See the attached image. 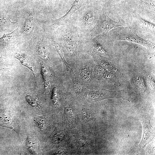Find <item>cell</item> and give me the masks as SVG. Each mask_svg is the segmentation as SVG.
Instances as JSON below:
<instances>
[{
    "instance_id": "6da1fadb",
    "label": "cell",
    "mask_w": 155,
    "mask_h": 155,
    "mask_svg": "<svg viewBox=\"0 0 155 155\" xmlns=\"http://www.w3.org/2000/svg\"><path fill=\"white\" fill-rule=\"evenodd\" d=\"M128 25L122 19L116 22L111 19L107 13L106 9H103L101 12L96 24L90 31V36L92 37L102 34L105 36L111 29L120 26Z\"/></svg>"
},
{
    "instance_id": "7a4b0ae2",
    "label": "cell",
    "mask_w": 155,
    "mask_h": 155,
    "mask_svg": "<svg viewBox=\"0 0 155 155\" xmlns=\"http://www.w3.org/2000/svg\"><path fill=\"white\" fill-rule=\"evenodd\" d=\"M129 31L127 33L120 34L118 33H114L110 39L113 41L115 40H125L136 43L143 46L151 50H154L155 44L149 40H144L139 36L137 34L136 28L129 27Z\"/></svg>"
},
{
    "instance_id": "3957f363",
    "label": "cell",
    "mask_w": 155,
    "mask_h": 155,
    "mask_svg": "<svg viewBox=\"0 0 155 155\" xmlns=\"http://www.w3.org/2000/svg\"><path fill=\"white\" fill-rule=\"evenodd\" d=\"M87 0H75L69 11L61 17L53 21V25L55 28L65 25L70 20L72 15L80 7L84 5Z\"/></svg>"
},
{
    "instance_id": "277c9868",
    "label": "cell",
    "mask_w": 155,
    "mask_h": 155,
    "mask_svg": "<svg viewBox=\"0 0 155 155\" xmlns=\"http://www.w3.org/2000/svg\"><path fill=\"white\" fill-rule=\"evenodd\" d=\"M143 126L142 138L138 147L143 148L151 142L154 137V128L151 125L150 119L147 118H140Z\"/></svg>"
},
{
    "instance_id": "5b68a950",
    "label": "cell",
    "mask_w": 155,
    "mask_h": 155,
    "mask_svg": "<svg viewBox=\"0 0 155 155\" xmlns=\"http://www.w3.org/2000/svg\"><path fill=\"white\" fill-rule=\"evenodd\" d=\"M98 35L94 37L90 41L92 47L95 52L102 55H107L109 53L108 46H106L102 42L106 37L103 34Z\"/></svg>"
},
{
    "instance_id": "8992f818",
    "label": "cell",
    "mask_w": 155,
    "mask_h": 155,
    "mask_svg": "<svg viewBox=\"0 0 155 155\" xmlns=\"http://www.w3.org/2000/svg\"><path fill=\"white\" fill-rule=\"evenodd\" d=\"M41 72L42 76L44 85L45 90L49 88L51 82L50 71L48 67L41 61H40Z\"/></svg>"
},
{
    "instance_id": "52a82bcc",
    "label": "cell",
    "mask_w": 155,
    "mask_h": 155,
    "mask_svg": "<svg viewBox=\"0 0 155 155\" xmlns=\"http://www.w3.org/2000/svg\"><path fill=\"white\" fill-rule=\"evenodd\" d=\"M15 58L18 59L22 65L28 68L35 78L34 66L28 57L24 54L18 53L16 55Z\"/></svg>"
},
{
    "instance_id": "ba28073f",
    "label": "cell",
    "mask_w": 155,
    "mask_h": 155,
    "mask_svg": "<svg viewBox=\"0 0 155 155\" xmlns=\"http://www.w3.org/2000/svg\"><path fill=\"white\" fill-rule=\"evenodd\" d=\"M18 31L17 28L11 33L5 34L0 38V48L7 47L14 40Z\"/></svg>"
},
{
    "instance_id": "9c48e42d",
    "label": "cell",
    "mask_w": 155,
    "mask_h": 155,
    "mask_svg": "<svg viewBox=\"0 0 155 155\" xmlns=\"http://www.w3.org/2000/svg\"><path fill=\"white\" fill-rule=\"evenodd\" d=\"M65 36V38L64 42L67 50L69 53H73L76 50V46L72 36L68 33Z\"/></svg>"
},
{
    "instance_id": "30bf717a",
    "label": "cell",
    "mask_w": 155,
    "mask_h": 155,
    "mask_svg": "<svg viewBox=\"0 0 155 155\" xmlns=\"http://www.w3.org/2000/svg\"><path fill=\"white\" fill-rule=\"evenodd\" d=\"M51 36V39L53 45L58 53L62 61L65 63L66 67L68 69H70V68L65 59L61 46L58 41L55 33L53 32Z\"/></svg>"
},
{
    "instance_id": "8fae6325",
    "label": "cell",
    "mask_w": 155,
    "mask_h": 155,
    "mask_svg": "<svg viewBox=\"0 0 155 155\" xmlns=\"http://www.w3.org/2000/svg\"><path fill=\"white\" fill-rule=\"evenodd\" d=\"M138 22L142 27L148 31H152L154 32L155 24L140 17H138Z\"/></svg>"
},
{
    "instance_id": "7c38bea8",
    "label": "cell",
    "mask_w": 155,
    "mask_h": 155,
    "mask_svg": "<svg viewBox=\"0 0 155 155\" xmlns=\"http://www.w3.org/2000/svg\"><path fill=\"white\" fill-rule=\"evenodd\" d=\"M34 16L32 13L29 14L26 18L24 25V30L26 33L29 32L31 30L34 20Z\"/></svg>"
},
{
    "instance_id": "4fadbf2b",
    "label": "cell",
    "mask_w": 155,
    "mask_h": 155,
    "mask_svg": "<svg viewBox=\"0 0 155 155\" xmlns=\"http://www.w3.org/2000/svg\"><path fill=\"white\" fill-rule=\"evenodd\" d=\"M36 49L38 53L42 58L47 59L49 58L47 50L45 46L42 43H38Z\"/></svg>"
},
{
    "instance_id": "5bb4252c",
    "label": "cell",
    "mask_w": 155,
    "mask_h": 155,
    "mask_svg": "<svg viewBox=\"0 0 155 155\" xmlns=\"http://www.w3.org/2000/svg\"><path fill=\"white\" fill-rule=\"evenodd\" d=\"M94 18V13L91 11H88L84 13L83 17V21L85 25H89L92 22Z\"/></svg>"
},
{
    "instance_id": "9a60e30c",
    "label": "cell",
    "mask_w": 155,
    "mask_h": 155,
    "mask_svg": "<svg viewBox=\"0 0 155 155\" xmlns=\"http://www.w3.org/2000/svg\"><path fill=\"white\" fill-rule=\"evenodd\" d=\"M91 75V70L89 67H84L81 70L80 76L81 78L84 81H87L89 79Z\"/></svg>"
},
{
    "instance_id": "2e32d148",
    "label": "cell",
    "mask_w": 155,
    "mask_h": 155,
    "mask_svg": "<svg viewBox=\"0 0 155 155\" xmlns=\"http://www.w3.org/2000/svg\"><path fill=\"white\" fill-rule=\"evenodd\" d=\"M27 146L31 153L35 154L37 150V145L36 141L32 138H28L27 141Z\"/></svg>"
},
{
    "instance_id": "e0dca14e",
    "label": "cell",
    "mask_w": 155,
    "mask_h": 155,
    "mask_svg": "<svg viewBox=\"0 0 155 155\" xmlns=\"http://www.w3.org/2000/svg\"><path fill=\"white\" fill-rule=\"evenodd\" d=\"M26 99L28 104L32 107L40 108L42 107L39 101L32 96L27 95L26 96Z\"/></svg>"
},
{
    "instance_id": "ac0fdd59",
    "label": "cell",
    "mask_w": 155,
    "mask_h": 155,
    "mask_svg": "<svg viewBox=\"0 0 155 155\" xmlns=\"http://www.w3.org/2000/svg\"><path fill=\"white\" fill-rule=\"evenodd\" d=\"M82 118L84 122L86 123L89 121L91 119V112L87 108H84L81 111Z\"/></svg>"
},
{
    "instance_id": "d6986e66",
    "label": "cell",
    "mask_w": 155,
    "mask_h": 155,
    "mask_svg": "<svg viewBox=\"0 0 155 155\" xmlns=\"http://www.w3.org/2000/svg\"><path fill=\"white\" fill-rule=\"evenodd\" d=\"M65 133L63 131H60L57 132L53 137V140L55 143L59 144L61 142L65 137Z\"/></svg>"
},
{
    "instance_id": "ffe728a7",
    "label": "cell",
    "mask_w": 155,
    "mask_h": 155,
    "mask_svg": "<svg viewBox=\"0 0 155 155\" xmlns=\"http://www.w3.org/2000/svg\"><path fill=\"white\" fill-rule=\"evenodd\" d=\"M64 111L68 119L70 122L73 123L75 120V118L73 116L71 108L69 107H65V108Z\"/></svg>"
},
{
    "instance_id": "44dd1931",
    "label": "cell",
    "mask_w": 155,
    "mask_h": 155,
    "mask_svg": "<svg viewBox=\"0 0 155 155\" xmlns=\"http://www.w3.org/2000/svg\"><path fill=\"white\" fill-rule=\"evenodd\" d=\"M16 22H12L9 20L3 17H0V28L2 27H5L8 26L14 25Z\"/></svg>"
},
{
    "instance_id": "7402d4cb",
    "label": "cell",
    "mask_w": 155,
    "mask_h": 155,
    "mask_svg": "<svg viewBox=\"0 0 155 155\" xmlns=\"http://www.w3.org/2000/svg\"><path fill=\"white\" fill-rule=\"evenodd\" d=\"M51 99L54 104L58 103L59 100V94L58 88L54 87L53 89L52 92Z\"/></svg>"
},
{
    "instance_id": "603a6c76",
    "label": "cell",
    "mask_w": 155,
    "mask_h": 155,
    "mask_svg": "<svg viewBox=\"0 0 155 155\" xmlns=\"http://www.w3.org/2000/svg\"><path fill=\"white\" fill-rule=\"evenodd\" d=\"M35 123L40 128H42L44 125L43 121L40 119H36L35 121Z\"/></svg>"
},
{
    "instance_id": "cb8c5ba5",
    "label": "cell",
    "mask_w": 155,
    "mask_h": 155,
    "mask_svg": "<svg viewBox=\"0 0 155 155\" xmlns=\"http://www.w3.org/2000/svg\"><path fill=\"white\" fill-rule=\"evenodd\" d=\"M64 151V149L63 148H60L58 149L56 152V154H61Z\"/></svg>"
},
{
    "instance_id": "d4e9b609",
    "label": "cell",
    "mask_w": 155,
    "mask_h": 155,
    "mask_svg": "<svg viewBox=\"0 0 155 155\" xmlns=\"http://www.w3.org/2000/svg\"><path fill=\"white\" fill-rule=\"evenodd\" d=\"M3 58L2 56L0 57V70L2 68V65H3Z\"/></svg>"
}]
</instances>
